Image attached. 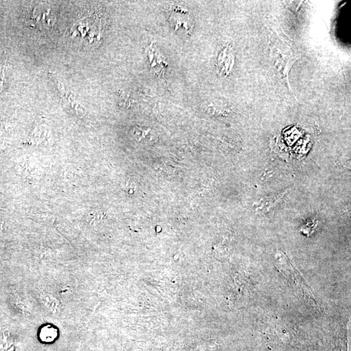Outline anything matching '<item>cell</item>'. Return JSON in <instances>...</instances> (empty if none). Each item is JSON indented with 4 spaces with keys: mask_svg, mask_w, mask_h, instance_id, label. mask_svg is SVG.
<instances>
[{
    "mask_svg": "<svg viewBox=\"0 0 351 351\" xmlns=\"http://www.w3.org/2000/svg\"><path fill=\"white\" fill-rule=\"evenodd\" d=\"M95 21L91 16L86 15L80 18L74 24L70 31L72 40L78 44L88 45L94 42V37L98 36Z\"/></svg>",
    "mask_w": 351,
    "mask_h": 351,
    "instance_id": "1",
    "label": "cell"
},
{
    "mask_svg": "<svg viewBox=\"0 0 351 351\" xmlns=\"http://www.w3.org/2000/svg\"><path fill=\"white\" fill-rule=\"evenodd\" d=\"M30 20L34 26L45 30L55 24V16L48 6L38 5L33 11Z\"/></svg>",
    "mask_w": 351,
    "mask_h": 351,
    "instance_id": "2",
    "label": "cell"
},
{
    "mask_svg": "<svg viewBox=\"0 0 351 351\" xmlns=\"http://www.w3.org/2000/svg\"><path fill=\"white\" fill-rule=\"evenodd\" d=\"M170 20L175 32H181L185 35H191L193 24L189 16L175 12L171 15Z\"/></svg>",
    "mask_w": 351,
    "mask_h": 351,
    "instance_id": "3",
    "label": "cell"
},
{
    "mask_svg": "<svg viewBox=\"0 0 351 351\" xmlns=\"http://www.w3.org/2000/svg\"><path fill=\"white\" fill-rule=\"evenodd\" d=\"M52 80L66 105L75 111L77 114H82V107L78 104L75 97L65 89L63 83L60 82L57 78L53 77Z\"/></svg>",
    "mask_w": 351,
    "mask_h": 351,
    "instance_id": "4",
    "label": "cell"
},
{
    "mask_svg": "<svg viewBox=\"0 0 351 351\" xmlns=\"http://www.w3.org/2000/svg\"><path fill=\"white\" fill-rule=\"evenodd\" d=\"M57 333L56 330L53 328L43 329L40 334V339L43 342L51 343L56 340Z\"/></svg>",
    "mask_w": 351,
    "mask_h": 351,
    "instance_id": "5",
    "label": "cell"
},
{
    "mask_svg": "<svg viewBox=\"0 0 351 351\" xmlns=\"http://www.w3.org/2000/svg\"><path fill=\"white\" fill-rule=\"evenodd\" d=\"M43 301H44V304L46 305L47 307H48L51 310L53 311L57 310V308L58 307V305H57L56 301H55L54 299H53L52 297L49 296V295H43Z\"/></svg>",
    "mask_w": 351,
    "mask_h": 351,
    "instance_id": "6",
    "label": "cell"
},
{
    "mask_svg": "<svg viewBox=\"0 0 351 351\" xmlns=\"http://www.w3.org/2000/svg\"><path fill=\"white\" fill-rule=\"evenodd\" d=\"M5 82V67L0 68V92L3 89V87Z\"/></svg>",
    "mask_w": 351,
    "mask_h": 351,
    "instance_id": "7",
    "label": "cell"
}]
</instances>
